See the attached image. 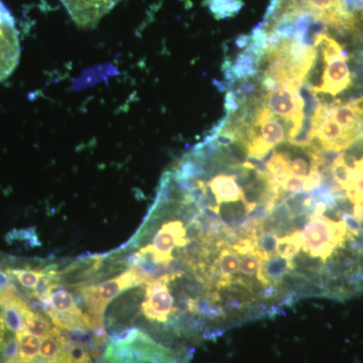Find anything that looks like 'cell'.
I'll list each match as a JSON object with an SVG mask.
<instances>
[{"mask_svg": "<svg viewBox=\"0 0 363 363\" xmlns=\"http://www.w3.org/2000/svg\"><path fill=\"white\" fill-rule=\"evenodd\" d=\"M305 177L290 176L281 184V188L286 194L293 195L304 191Z\"/></svg>", "mask_w": 363, "mask_h": 363, "instance_id": "44dd1931", "label": "cell"}, {"mask_svg": "<svg viewBox=\"0 0 363 363\" xmlns=\"http://www.w3.org/2000/svg\"><path fill=\"white\" fill-rule=\"evenodd\" d=\"M21 44L16 21L0 0V82L6 80L18 65Z\"/></svg>", "mask_w": 363, "mask_h": 363, "instance_id": "3957f363", "label": "cell"}, {"mask_svg": "<svg viewBox=\"0 0 363 363\" xmlns=\"http://www.w3.org/2000/svg\"><path fill=\"white\" fill-rule=\"evenodd\" d=\"M302 243V233L300 230H296L291 235L279 238L277 255L292 260L301 252Z\"/></svg>", "mask_w": 363, "mask_h": 363, "instance_id": "2e32d148", "label": "cell"}, {"mask_svg": "<svg viewBox=\"0 0 363 363\" xmlns=\"http://www.w3.org/2000/svg\"><path fill=\"white\" fill-rule=\"evenodd\" d=\"M300 88L291 84L279 85L276 89L267 91L264 95L266 104L272 113L283 118L285 123H291L286 133V140L294 138L304 118V102L298 92Z\"/></svg>", "mask_w": 363, "mask_h": 363, "instance_id": "7a4b0ae2", "label": "cell"}, {"mask_svg": "<svg viewBox=\"0 0 363 363\" xmlns=\"http://www.w3.org/2000/svg\"><path fill=\"white\" fill-rule=\"evenodd\" d=\"M310 220V217L306 213L296 215L292 218V223L295 227L296 230H302L307 225L308 222Z\"/></svg>", "mask_w": 363, "mask_h": 363, "instance_id": "d4e9b609", "label": "cell"}, {"mask_svg": "<svg viewBox=\"0 0 363 363\" xmlns=\"http://www.w3.org/2000/svg\"><path fill=\"white\" fill-rule=\"evenodd\" d=\"M224 107H225V111L228 114L234 113V112L238 111V108H240V102H238V98L235 97V95H234L231 90L226 92Z\"/></svg>", "mask_w": 363, "mask_h": 363, "instance_id": "603a6c76", "label": "cell"}, {"mask_svg": "<svg viewBox=\"0 0 363 363\" xmlns=\"http://www.w3.org/2000/svg\"><path fill=\"white\" fill-rule=\"evenodd\" d=\"M291 271H294L292 260L274 255L269 259L262 260L257 279L264 286H277L285 274Z\"/></svg>", "mask_w": 363, "mask_h": 363, "instance_id": "9c48e42d", "label": "cell"}, {"mask_svg": "<svg viewBox=\"0 0 363 363\" xmlns=\"http://www.w3.org/2000/svg\"><path fill=\"white\" fill-rule=\"evenodd\" d=\"M260 61L252 52L245 49L233 61V76L235 81L245 80L259 76Z\"/></svg>", "mask_w": 363, "mask_h": 363, "instance_id": "7c38bea8", "label": "cell"}, {"mask_svg": "<svg viewBox=\"0 0 363 363\" xmlns=\"http://www.w3.org/2000/svg\"><path fill=\"white\" fill-rule=\"evenodd\" d=\"M252 124L259 126V133H257L267 150H272L277 145L286 142V126L279 119L272 117L262 123Z\"/></svg>", "mask_w": 363, "mask_h": 363, "instance_id": "8fae6325", "label": "cell"}, {"mask_svg": "<svg viewBox=\"0 0 363 363\" xmlns=\"http://www.w3.org/2000/svg\"><path fill=\"white\" fill-rule=\"evenodd\" d=\"M314 140V125H313V118L310 116H304L303 118L302 126L297 135L286 143H290L292 147H298V149L306 150L311 145Z\"/></svg>", "mask_w": 363, "mask_h": 363, "instance_id": "e0dca14e", "label": "cell"}, {"mask_svg": "<svg viewBox=\"0 0 363 363\" xmlns=\"http://www.w3.org/2000/svg\"><path fill=\"white\" fill-rule=\"evenodd\" d=\"M250 43V35H240L235 39V45L238 49H245Z\"/></svg>", "mask_w": 363, "mask_h": 363, "instance_id": "484cf974", "label": "cell"}, {"mask_svg": "<svg viewBox=\"0 0 363 363\" xmlns=\"http://www.w3.org/2000/svg\"><path fill=\"white\" fill-rule=\"evenodd\" d=\"M350 59L348 52L333 57L325 61L326 67L322 76V83L320 86H313V89L317 93H325L331 96H337L351 85V73L347 65Z\"/></svg>", "mask_w": 363, "mask_h": 363, "instance_id": "ba28073f", "label": "cell"}, {"mask_svg": "<svg viewBox=\"0 0 363 363\" xmlns=\"http://www.w3.org/2000/svg\"><path fill=\"white\" fill-rule=\"evenodd\" d=\"M4 269L11 278V283L18 281L25 289L28 297H30V294L35 290L44 271L40 269H11V267H6Z\"/></svg>", "mask_w": 363, "mask_h": 363, "instance_id": "4fadbf2b", "label": "cell"}, {"mask_svg": "<svg viewBox=\"0 0 363 363\" xmlns=\"http://www.w3.org/2000/svg\"><path fill=\"white\" fill-rule=\"evenodd\" d=\"M311 162H308L304 157H295L290 159V172L292 176L306 177L309 174Z\"/></svg>", "mask_w": 363, "mask_h": 363, "instance_id": "7402d4cb", "label": "cell"}, {"mask_svg": "<svg viewBox=\"0 0 363 363\" xmlns=\"http://www.w3.org/2000/svg\"><path fill=\"white\" fill-rule=\"evenodd\" d=\"M240 271L241 276L255 278L259 272L262 259L255 252H248L241 255Z\"/></svg>", "mask_w": 363, "mask_h": 363, "instance_id": "d6986e66", "label": "cell"}, {"mask_svg": "<svg viewBox=\"0 0 363 363\" xmlns=\"http://www.w3.org/2000/svg\"><path fill=\"white\" fill-rule=\"evenodd\" d=\"M206 184L211 189L218 205L222 203L240 201L242 197V191L233 176L218 174L212 177Z\"/></svg>", "mask_w": 363, "mask_h": 363, "instance_id": "30bf717a", "label": "cell"}, {"mask_svg": "<svg viewBox=\"0 0 363 363\" xmlns=\"http://www.w3.org/2000/svg\"><path fill=\"white\" fill-rule=\"evenodd\" d=\"M186 227L180 220L164 222L155 235L152 243L145 247L159 264H169L173 257L174 248L187 245Z\"/></svg>", "mask_w": 363, "mask_h": 363, "instance_id": "5b68a950", "label": "cell"}, {"mask_svg": "<svg viewBox=\"0 0 363 363\" xmlns=\"http://www.w3.org/2000/svg\"><path fill=\"white\" fill-rule=\"evenodd\" d=\"M215 140L218 143L219 147H227L235 142L236 138L235 135H234V133H231V131L223 130L218 135L216 136Z\"/></svg>", "mask_w": 363, "mask_h": 363, "instance_id": "cb8c5ba5", "label": "cell"}, {"mask_svg": "<svg viewBox=\"0 0 363 363\" xmlns=\"http://www.w3.org/2000/svg\"><path fill=\"white\" fill-rule=\"evenodd\" d=\"M257 90V83L250 81V79H245V80L238 81V84H233L231 91L238 98V102L240 104H245L253 96Z\"/></svg>", "mask_w": 363, "mask_h": 363, "instance_id": "ffe728a7", "label": "cell"}, {"mask_svg": "<svg viewBox=\"0 0 363 363\" xmlns=\"http://www.w3.org/2000/svg\"><path fill=\"white\" fill-rule=\"evenodd\" d=\"M288 40L286 60V77L289 83L300 88L316 61L318 49L310 45H302L297 40Z\"/></svg>", "mask_w": 363, "mask_h": 363, "instance_id": "8992f818", "label": "cell"}, {"mask_svg": "<svg viewBox=\"0 0 363 363\" xmlns=\"http://www.w3.org/2000/svg\"><path fill=\"white\" fill-rule=\"evenodd\" d=\"M279 238L274 233H262L257 241L255 253L262 259H269L277 255Z\"/></svg>", "mask_w": 363, "mask_h": 363, "instance_id": "ac0fdd59", "label": "cell"}, {"mask_svg": "<svg viewBox=\"0 0 363 363\" xmlns=\"http://www.w3.org/2000/svg\"><path fill=\"white\" fill-rule=\"evenodd\" d=\"M142 284H147V279L143 278L136 267H130L121 276L108 279L99 285L79 289L75 301L79 308L80 306H85L87 314L98 325L104 326V315L107 305L119 294Z\"/></svg>", "mask_w": 363, "mask_h": 363, "instance_id": "6da1fadb", "label": "cell"}, {"mask_svg": "<svg viewBox=\"0 0 363 363\" xmlns=\"http://www.w3.org/2000/svg\"><path fill=\"white\" fill-rule=\"evenodd\" d=\"M216 262L224 278L233 279L240 272V257L231 247H222Z\"/></svg>", "mask_w": 363, "mask_h": 363, "instance_id": "5bb4252c", "label": "cell"}, {"mask_svg": "<svg viewBox=\"0 0 363 363\" xmlns=\"http://www.w3.org/2000/svg\"><path fill=\"white\" fill-rule=\"evenodd\" d=\"M123 0H61L72 20L82 28H91Z\"/></svg>", "mask_w": 363, "mask_h": 363, "instance_id": "52a82bcc", "label": "cell"}, {"mask_svg": "<svg viewBox=\"0 0 363 363\" xmlns=\"http://www.w3.org/2000/svg\"><path fill=\"white\" fill-rule=\"evenodd\" d=\"M169 279L150 281L145 286V300L142 304V312L150 321L166 324L172 315L178 312L174 307V298L169 293Z\"/></svg>", "mask_w": 363, "mask_h": 363, "instance_id": "277c9868", "label": "cell"}, {"mask_svg": "<svg viewBox=\"0 0 363 363\" xmlns=\"http://www.w3.org/2000/svg\"><path fill=\"white\" fill-rule=\"evenodd\" d=\"M242 0H208V6L217 20L231 18L242 9Z\"/></svg>", "mask_w": 363, "mask_h": 363, "instance_id": "9a60e30c", "label": "cell"}]
</instances>
